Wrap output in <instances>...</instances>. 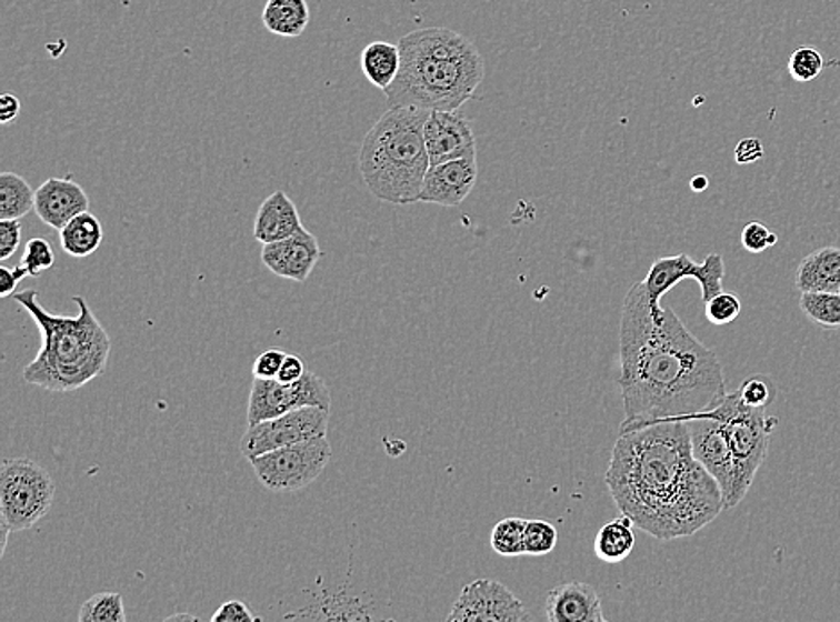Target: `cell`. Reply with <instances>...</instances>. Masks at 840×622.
Segmentation results:
<instances>
[{
	"mask_svg": "<svg viewBox=\"0 0 840 622\" xmlns=\"http://www.w3.org/2000/svg\"><path fill=\"white\" fill-rule=\"evenodd\" d=\"M604 481L620 513L660 542L693 536L726 510L681 420L620 431Z\"/></svg>",
	"mask_w": 840,
	"mask_h": 622,
	"instance_id": "2",
	"label": "cell"
},
{
	"mask_svg": "<svg viewBox=\"0 0 840 622\" xmlns=\"http://www.w3.org/2000/svg\"><path fill=\"white\" fill-rule=\"evenodd\" d=\"M429 110L414 107L389 108L364 137L359 169L374 198L391 204L420 201L430 169L426 144Z\"/></svg>",
	"mask_w": 840,
	"mask_h": 622,
	"instance_id": "5",
	"label": "cell"
},
{
	"mask_svg": "<svg viewBox=\"0 0 840 622\" xmlns=\"http://www.w3.org/2000/svg\"><path fill=\"white\" fill-rule=\"evenodd\" d=\"M477 177V157L430 165L418 203L441 204L450 209L459 207L473 191Z\"/></svg>",
	"mask_w": 840,
	"mask_h": 622,
	"instance_id": "16",
	"label": "cell"
},
{
	"mask_svg": "<svg viewBox=\"0 0 840 622\" xmlns=\"http://www.w3.org/2000/svg\"><path fill=\"white\" fill-rule=\"evenodd\" d=\"M558 530L549 521H527L523 548L527 556H546L558 545Z\"/></svg>",
	"mask_w": 840,
	"mask_h": 622,
	"instance_id": "29",
	"label": "cell"
},
{
	"mask_svg": "<svg viewBox=\"0 0 840 622\" xmlns=\"http://www.w3.org/2000/svg\"><path fill=\"white\" fill-rule=\"evenodd\" d=\"M262 22L269 33L277 37H301L309 28V2L307 0H268L263 6Z\"/></svg>",
	"mask_w": 840,
	"mask_h": 622,
	"instance_id": "21",
	"label": "cell"
},
{
	"mask_svg": "<svg viewBox=\"0 0 840 622\" xmlns=\"http://www.w3.org/2000/svg\"><path fill=\"white\" fill-rule=\"evenodd\" d=\"M332 458L327 437L280 447L250 461L254 475L271 492L294 493L314 483Z\"/></svg>",
	"mask_w": 840,
	"mask_h": 622,
	"instance_id": "8",
	"label": "cell"
},
{
	"mask_svg": "<svg viewBox=\"0 0 840 622\" xmlns=\"http://www.w3.org/2000/svg\"><path fill=\"white\" fill-rule=\"evenodd\" d=\"M711 413L724 425L733 458V492L726 504V510H733L748 495L749 488L753 486L758 470L769 452L771 432L778 420L767 417L766 408L743 404L739 391L728 393L722 404L717 405Z\"/></svg>",
	"mask_w": 840,
	"mask_h": 622,
	"instance_id": "6",
	"label": "cell"
},
{
	"mask_svg": "<svg viewBox=\"0 0 840 622\" xmlns=\"http://www.w3.org/2000/svg\"><path fill=\"white\" fill-rule=\"evenodd\" d=\"M294 201L283 191L268 195L254 218L253 235L260 244L283 241L303 230Z\"/></svg>",
	"mask_w": 840,
	"mask_h": 622,
	"instance_id": "19",
	"label": "cell"
},
{
	"mask_svg": "<svg viewBox=\"0 0 840 622\" xmlns=\"http://www.w3.org/2000/svg\"><path fill=\"white\" fill-rule=\"evenodd\" d=\"M799 309L824 329H840V293H801Z\"/></svg>",
	"mask_w": 840,
	"mask_h": 622,
	"instance_id": "26",
	"label": "cell"
},
{
	"mask_svg": "<svg viewBox=\"0 0 840 622\" xmlns=\"http://www.w3.org/2000/svg\"><path fill=\"white\" fill-rule=\"evenodd\" d=\"M546 610L550 622L606 621L597 590L581 581H570L549 590Z\"/></svg>",
	"mask_w": 840,
	"mask_h": 622,
	"instance_id": "18",
	"label": "cell"
},
{
	"mask_svg": "<svg viewBox=\"0 0 840 622\" xmlns=\"http://www.w3.org/2000/svg\"><path fill=\"white\" fill-rule=\"evenodd\" d=\"M740 399L751 408H769L776 397V385L771 377L751 375L740 384Z\"/></svg>",
	"mask_w": 840,
	"mask_h": 622,
	"instance_id": "32",
	"label": "cell"
},
{
	"mask_svg": "<svg viewBox=\"0 0 840 622\" xmlns=\"http://www.w3.org/2000/svg\"><path fill=\"white\" fill-rule=\"evenodd\" d=\"M402 66L400 47L389 42H373L364 47L360 54V69L366 80L380 90H388L397 80Z\"/></svg>",
	"mask_w": 840,
	"mask_h": 622,
	"instance_id": "23",
	"label": "cell"
},
{
	"mask_svg": "<svg viewBox=\"0 0 840 622\" xmlns=\"http://www.w3.org/2000/svg\"><path fill=\"white\" fill-rule=\"evenodd\" d=\"M33 318L42 347L23 368V381L52 393H72L107 372L111 340L83 297H72L78 317H56L43 309L37 289L13 294Z\"/></svg>",
	"mask_w": 840,
	"mask_h": 622,
	"instance_id": "4",
	"label": "cell"
},
{
	"mask_svg": "<svg viewBox=\"0 0 840 622\" xmlns=\"http://www.w3.org/2000/svg\"><path fill=\"white\" fill-rule=\"evenodd\" d=\"M79 622H126L124 600L119 592H99L81 604Z\"/></svg>",
	"mask_w": 840,
	"mask_h": 622,
	"instance_id": "27",
	"label": "cell"
},
{
	"mask_svg": "<svg viewBox=\"0 0 840 622\" xmlns=\"http://www.w3.org/2000/svg\"><path fill=\"white\" fill-rule=\"evenodd\" d=\"M801 293H840V248L827 247L804 257L796 271Z\"/></svg>",
	"mask_w": 840,
	"mask_h": 622,
	"instance_id": "20",
	"label": "cell"
},
{
	"mask_svg": "<svg viewBox=\"0 0 840 622\" xmlns=\"http://www.w3.org/2000/svg\"><path fill=\"white\" fill-rule=\"evenodd\" d=\"M90 207V198L83 187L69 178H49L37 189L34 212L47 227L60 232L76 215Z\"/></svg>",
	"mask_w": 840,
	"mask_h": 622,
	"instance_id": "17",
	"label": "cell"
},
{
	"mask_svg": "<svg viewBox=\"0 0 840 622\" xmlns=\"http://www.w3.org/2000/svg\"><path fill=\"white\" fill-rule=\"evenodd\" d=\"M321 259L314 233L307 228L283 241L263 244L262 262L271 273L292 282H306Z\"/></svg>",
	"mask_w": 840,
	"mask_h": 622,
	"instance_id": "15",
	"label": "cell"
},
{
	"mask_svg": "<svg viewBox=\"0 0 840 622\" xmlns=\"http://www.w3.org/2000/svg\"><path fill=\"white\" fill-rule=\"evenodd\" d=\"M20 99L11 92H4L0 96V122L11 124L20 116Z\"/></svg>",
	"mask_w": 840,
	"mask_h": 622,
	"instance_id": "41",
	"label": "cell"
},
{
	"mask_svg": "<svg viewBox=\"0 0 840 622\" xmlns=\"http://www.w3.org/2000/svg\"><path fill=\"white\" fill-rule=\"evenodd\" d=\"M708 185H710V181H708L707 177H702V174L692 178V181H690V187H692L696 192L704 191V189H708Z\"/></svg>",
	"mask_w": 840,
	"mask_h": 622,
	"instance_id": "42",
	"label": "cell"
},
{
	"mask_svg": "<svg viewBox=\"0 0 840 622\" xmlns=\"http://www.w3.org/2000/svg\"><path fill=\"white\" fill-rule=\"evenodd\" d=\"M328 423H330V409L314 408V405L294 409L277 419L250 425L240 440V454L251 461L257 455L274 451L280 447L327 437Z\"/></svg>",
	"mask_w": 840,
	"mask_h": 622,
	"instance_id": "10",
	"label": "cell"
},
{
	"mask_svg": "<svg viewBox=\"0 0 840 622\" xmlns=\"http://www.w3.org/2000/svg\"><path fill=\"white\" fill-rule=\"evenodd\" d=\"M307 405L321 409L332 405L330 388L316 373L307 370L306 375L292 384L278 379H253L248 402V428Z\"/></svg>",
	"mask_w": 840,
	"mask_h": 622,
	"instance_id": "9",
	"label": "cell"
},
{
	"mask_svg": "<svg viewBox=\"0 0 840 622\" xmlns=\"http://www.w3.org/2000/svg\"><path fill=\"white\" fill-rule=\"evenodd\" d=\"M180 619H186V621H194L196 618H192V615H189V613H181V615H171V618H167V621H180Z\"/></svg>",
	"mask_w": 840,
	"mask_h": 622,
	"instance_id": "43",
	"label": "cell"
},
{
	"mask_svg": "<svg viewBox=\"0 0 840 622\" xmlns=\"http://www.w3.org/2000/svg\"><path fill=\"white\" fill-rule=\"evenodd\" d=\"M724 274V259L719 253H710L701 264L693 262L687 253L661 257L651 265V270L643 280L652 314L661 312L663 297L670 293L679 282L687 279L698 280L699 285H701L702 302H710L711 298L724 291L722 289Z\"/></svg>",
	"mask_w": 840,
	"mask_h": 622,
	"instance_id": "11",
	"label": "cell"
},
{
	"mask_svg": "<svg viewBox=\"0 0 840 622\" xmlns=\"http://www.w3.org/2000/svg\"><path fill=\"white\" fill-rule=\"evenodd\" d=\"M259 615L251 613V610L246 606L242 601H228V603L221 604V609L213 613L210 621L212 622H257L260 621Z\"/></svg>",
	"mask_w": 840,
	"mask_h": 622,
	"instance_id": "37",
	"label": "cell"
},
{
	"mask_svg": "<svg viewBox=\"0 0 840 622\" xmlns=\"http://www.w3.org/2000/svg\"><path fill=\"white\" fill-rule=\"evenodd\" d=\"M286 358L287 353L282 349H278V347L260 353L259 358L254 359L253 362L254 379H277Z\"/></svg>",
	"mask_w": 840,
	"mask_h": 622,
	"instance_id": "36",
	"label": "cell"
},
{
	"mask_svg": "<svg viewBox=\"0 0 840 622\" xmlns=\"http://www.w3.org/2000/svg\"><path fill=\"white\" fill-rule=\"evenodd\" d=\"M634 543V522L628 515H620L619 519L606 522L597 533L593 542V551L600 562L608 565L622 563L629 554L633 553Z\"/></svg>",
	"mask_w": 840,
	"mask_h": 622,
	"instance_id": "22",
	"label": "cell"
},
{
	"mask_svg": "<svg viewBox=\"0 0 840 622\" xmlns=\"http://www.w3.org/2000/svg\"><path fill=\"white\" fill-rule=\"evenodd\" d=\"M526 519L509 516L494 524L491 531V548L500 556L514 558L526 554L523 548V533H526Z\"/></svg>",
	"mask_w": 840,
	"mask_h": 622,
	"instance_id": "28",
	"label": "cell"
},
{
	"mask_svg": "<svg viewBox=\"0 0 840 622\" xmlns=\"http://www.w3.org/2000/svg\"><path fill=\"white\" fill-rule=\"evenodd\" d=\"M687 425L692 440L693 455L716 478L722 490L726 508L733 492L734 470L724 425L711 411L687 420Z\"/></svg>",
	"mask_w": 840,
	"mask_h": 622,
	"instance_id": "13",
	"label": "cell"
},
{
	"mask_svg": "<svg viewBox=\"0 0 840 622\" xmlns=\"http://www.w3.org/2000/svg\"><path fill=\"white\" fill-rule=\"evenodd\" d=\"M430 165L477 157L476 133L470 122L456 112L432 110L426 122Z\"/></svg>",
	"mask_w": 840,
	"mask_h": 622,
	"instance_id": "14",
	"label": "cell"
},
{
	"mask_svg": "<svg viewBox=\"0 0 840 622\" xmlns=\"http://www.w3.org/2000/svg\"><path fill=\"white\" fill-rule=\"evenodd\" d=\"M22 224L19 219H0V261H8L19 250Z\"/></svg>",
	"mask_w": 840,
	"mask_h": 622,
	"instance_id": "35",
	"label": "cell"
},
{
	"mask_svg": "<svg viewBox=\"0 0 840 622\" xmlns=\"http://www.w3.org/2000/svg\"><path fill=\"white\" fill-rule=\"evenodd\" d=\"M740 242H742V247L749 253H762V251L774 247L776 242H778V235L771 232L766 224L751 221V223L746 224V228H743Z\"/></svg>",
	"mask_w": 840,
	"mask_h": 622,
	"instance_id": "34",
	"label": "cell"
},
{
	"mask_svg": "<svg viewBox=\"0 0 840 622\" xmlns=\"http://www.w3.org/2000/svg\"><path fill=\"white\" fill-rule=\"evenodd\" d=\"M29 274L26 268L17 265L14 270L0 265V297L10 298L17 293V288L23 279H28Z\"/></svg>",
	"mask_w": 840,
	"mask_h": 622,
	"instance_id": "38",
	"label": "cell"
},
{
	"mask_svg": "<svg viewBox=\"0 0 840 622\" xmlns=\"http://www.w3.org/2000/svg\"><path fill=\"white\" fill-rule=\"evenodd\" d=\"M402 66L383 90L389 108L458 112L476 98L486 63L470 38L447 28L418 29L398 42Z\"/></svg>",
	"mask_w": 840,
	"mask_h": 622,
	"instance_id": "3",
	"label": "cell"
},
{
	"mask_svg": "<svg viewBox=\"0 0 840 622\" xmlns=\"http://www.w3.org/2000/svg\"><path fill=\"white\" fill-rule=\"evenodd\" d=\"M102 239H104V230H102L101 221L88 210L83 214L76 215L60 230L61 248L67 255L74 259L93 255L101 247Z\"/></svg>",
	"mask_w": 840,
	"mask_h": 622,
	"instance_id": "24",
	"label": "cell"
},
{
	"mask_svg": "<svg viewBox=\"0 0 840 622\" xmlns=\"http://www.w3.org/2000/svg\"><path fill=\"white\" fill-rule=\"evenodd\" d=\"M306 362L301 361L300 358H296V355L287 353L286 361H283L277 379L280 382H286V384H292V382L300 381L301 377L306 375Z\"/></svg>",
	"mask_w": 840,
	"mask_h": 622,
	"instance_id": "40",
	"label": "cell"
},
{
	"mask_svg": "<svg viewBox=\"0 0 840 622\" xmlns=\"http://www.w3.org/2000/svg\"><path fill=\"white\" fill-rule=\"evenodd\" d=\"M37 191L14 172L0 174V219H22L34 210Z\"/></svg>",
	"mask_w": 840,
	"mask_h": 622,
	"instance_id": "25",
	"label": "cell"
},
{
	"mask_svg": "<svg viewBox=\"0 0 840 622\" xmlns=\"http://www.w3.org/2000/svg\"><path fill=\"white\" fill-rule=\"evenodd\" d=\"M707 305V318L713 325H730L742 312V302L737 294L722 293L711 298L710 302L704 303Z\"/></svg>",
	"mask_w": 840,
	"mask_h": 622,
	"instance_id": "33",
	"label": "cell"
},
{
	"mask_svg": "<svg viewBox=\"0 0 840 622\" xmlns=\"http://www.w3.org/2000/svg\"><path fill=\"white\" fill-rule=\"evenodd\" d=\"M620 431L710 413L728 395L713 350L683 325L670 307L652 314L643 282L623 298L620 318Z\"/></svg>",
	"mask_w": 840,
	"mask_h": 622,
	"instance_id": "1",
	"label": "cell"
},
{
	"mask_svg": "<svg viewBox=\"0 0 840 622\" xmlns=\"http://www.w3.org/2000/svg\"><path fill=\"white\" fill-rule=\"evenodd\" d=\"M824 60L816 47H798L789 60V72L799 83L813 81L821 74Z\"/></svg>",
	"mask_w": 840,
	"mask_h": 622,
	"instance_id": "30",
	"label": "cell"
},
{
	"mask_svg": "<svg viewBox=\"0 0 840 622\" xmlns=\"http://www.w3.org/2000/svg\"><path fill=\"white\" fill-rule=\"evenodd\" d=\"M531 619L522 601L497 580H476L461 590L448 622H526Z\"/></svg>",
	"mask_w": 840,
	"mask_h": 622,
	"instance_id": "12",
	"label": "cell"
},
{
	"mask_svg": "<svg viewBox=\"0 0 840 622\" xmlns=\"http://www.w3.org/2000/svg\"><path fill=\"white\" fill-rule=\"evenodd\" d=\"M54 262V248H52L51 242L43 238L29 239L28 244L23 248L20 265L26 268L31 279L42 274L43 271L51 270Z\"/></svg>",
	"mask_w": 840,
	"mask_h": 622,
	"instance_id": "31",
	"label": "cell"
},
{
	"mask_svg": "<svg viewBox=\"0 0 840 622\" xmlns=\"http://www.w3.org/2000/svg\"><path fill=\"white\" fill-rule=\"evenodd\" d=\"M763 159V146L758 139L740 140L739 146L734 149V160L740 165L758 162Z\"/></svg>",
	"mask_w": 840,
	"mask_h": 622,
	"instance_id": "39",
	"label": "cell"
},
{
	"mask_svg": "<svg viewBox=\"0 0 840 622\" xmlns=\"http://www.w3.org/2000/svg\"><path fill=\"white\" fill-rule=\"evenodd\" d=\"M54 495V479L37 461L11 458L0 464V516L13 533L31 530L43 521Z\"/></svg>",
	"mask_w": 840,
	"mask_h": 622,
	"instance_id": "7",
	"label": "cell"
}]
</instances>
